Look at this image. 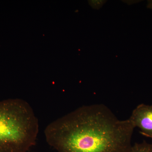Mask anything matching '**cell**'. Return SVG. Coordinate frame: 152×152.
I'll use <instances>...</instances> for the list:
<instances>
[{
    "label": "cell",
    "mask_w": 152,
    "mask_h": 152,
    "mask_svg": "<svg viewBox=\"0 0 152 152\" xmlns=\"http://www.w3.org/2000/svg\"><path fill=\"white\" fill-rule=\"evenodd\" d=\"M134 126L102 104L79 107L51 122L44 132L57 152H130Z\"/></svg>",
    "instance_id": "cell-1"
},
{
    "label": "cell",
    "mask_w": 152,
    "mask_h": 152,
    "mask_svg": "<svg viewBox=\"0 0 152 152\" xmlns=\"http://www.w3.org/2000/svg\"><path fill=\"white\" fill-rule=\"evenodd\" d=\"M39 132V120L26 101H0V152H29Z\"/></svg>",
    "instance_id": "cell-2"
},
{
    "label": "cell",
    "mask_w": 152,
    "mask_h": 152,
    "mask_svg": "<svg viewBox=\"0 0 152 152\" xmlns=\"http://www.w3.org/2000/svg\"><path fill=\"white\" fill-rule=\"evenodd\" d=\"M129 119L135 128L140 129L142 134L148 137H152V105L139 104Z\"/></svg>",
    "instance_id": "cell-3"
},
{
    "label": "cell",
    "mask_w": 152,
    "mask_h": 152,
    "mask_svg": "<svg viewBox=\"0 0 152 152\" xmlns=\"http://www.w3.org/2000/svg\"><path fill=\"white\" fill-rule=\"evenodd\" d=\"M130 152H152V144L144 141L132 145Z\"/></svg>",
    "instance_id": "cell-4"
},
{
    "label": "cell",
    "mask_w": 152,
    "mask_h": 152,
    "mask_svg": "<svg viewBox=\"0 0 152 152\" xmlns=\"http://www.w3.org/2000/svg\"><path fill=\"white\" fill-rule=\"evenodd\" d=\"M90 5L95 9L99 10L101 8L104 4L106 2L104 1H89Z\"/></svg>",
    "instance_id": "cell-5"
},
{
    "label": "cell",
    "mask_w": 152,
    "mask_h": 152,
    "mask_svg": "<svg viewBox=\"0 0 152 152\" xmlns=\"http://www.w3.org/2000/svg\"><path fill=\"white\" fill-rule=\"evenodd\" d=\"M147 7L152 10V0H149V1H148Z\"/></svg>",
    "instance_id": "cell-6"
},
{
    "label": "cell",
    "mask_w": 152,
    "mask_h": 152,
    "mask_svg": "<svg viewBox=\"0 0 152 152\" xmlns=\"http://www.w3.org/2000/svg\"><path fill=\"white\" fill-rule=\"evenodd\" d=\"M150 138H152V137H150Z\"/></svg>",
    "instance_id": "cell-7"
}]
</instances>
